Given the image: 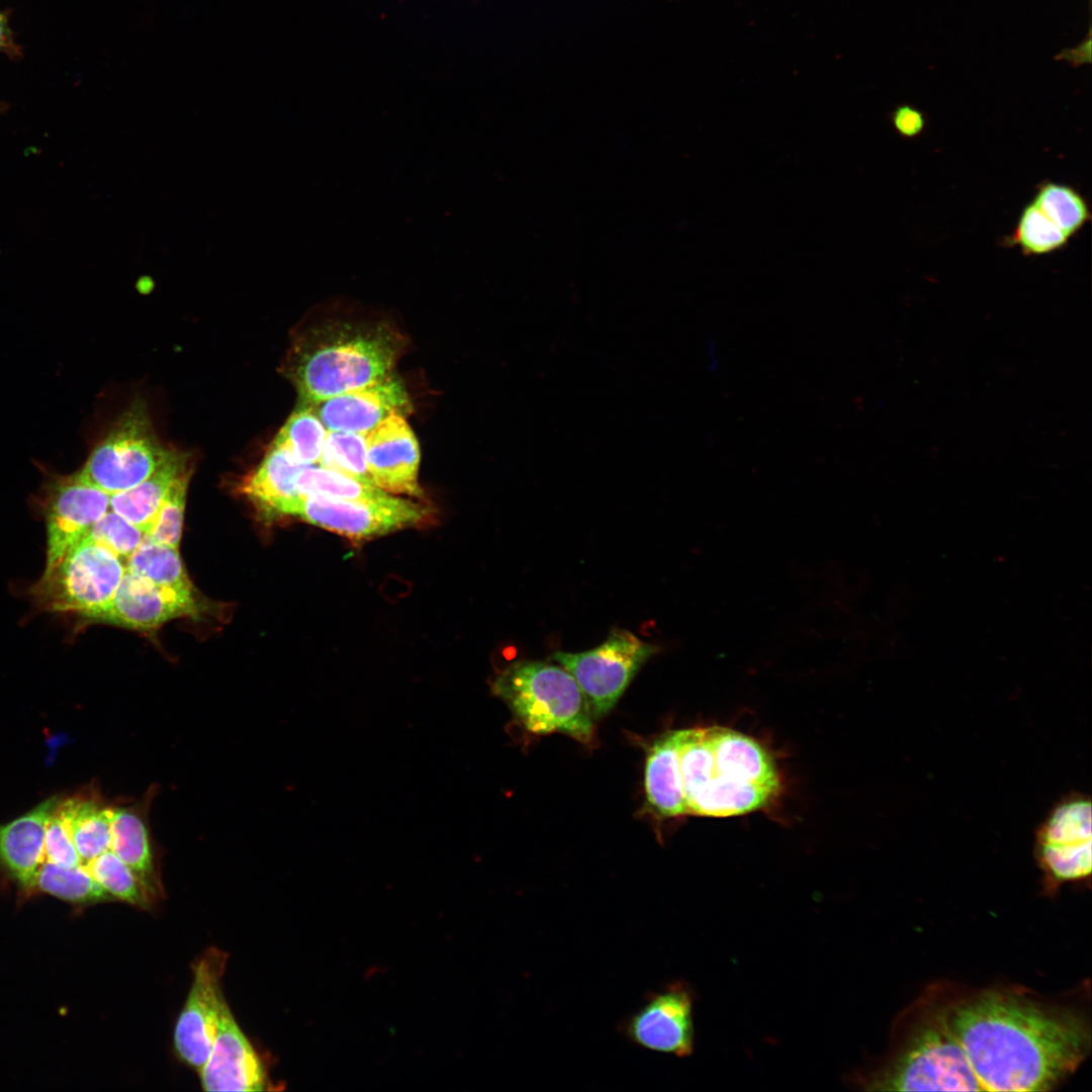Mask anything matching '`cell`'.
Returning a JSON list of instances; mask_svg holds the SVG:
<instances>
[{"instance_id":"cell-1","label":"cell","mask_w":1092,"mask_h":1092,"mask_svg":"<svg viewBox=\"0 0 1092 1092\" xmlns=\"http://www.w3.org/2000/svg\"><path fill=\"white\" fill-rule=\"evenodd\" d=\"M983 1091H1046L1090 1046L1084 1020L1013 995L986 992L947 1016Z\"/></svg>"},{"instance_id":"cell-2","label":"cell","mask_w":1092,"mask_h":1092,"mask_svg":"<svg viewBox=\"0 0 1092 1092\" xmlns=\"http://www.w3.org/2000/svg\"><path fill=\"white\" fill-rule=\"evenodd\" d=\"M679 774L686 813L730 817L766 807L781 789L770 754L753 738L725 727L685 729Z\"/></svg>"},{"instance_id":"cell-3","label":"cell","mask_w":1092,"mask_h":1092,"mask_svg":"<svg viewBox=\"0 0 1092 1092\" xmlns=\"http://www.w3.org/2000/svg\"><path fill=\"white\" fill-rule=\"evenodd\" d=\"M401 347L387 327H333L298 347L291 379L303 402L315 404L392 372Z\"/></svg>"},{"instance_id":"cell-4","label":"cell","mask_w":1092,"mask_h":1092,"mask_svg":"<svg viewBox=\"0 0 1092 1092\" xmlns=\"http://www.w3.org/2000/svg\"><path fill=\"white\" fill-rule=\"evenodd\" d=\"M491 692L534 734L559 732L582 744L594 739L587 701L573 676L558 663L515 661L494 676Z\"/></svg>"},{"instance_id":"cell-5","label":"cell","mask_w":1092,"mask_h":1092,"mask_svg":"<svg viewBox=\"0 0 1092 1092\" xmlns=\"http://www.w3.org/2000/svg\"><path fill=\"white\" fill-rule=\"evenodd\" d=\"M864 1084L875 1091H983L947 1016L918 1027L900 1053Z\"/></svg>"},{"instance_id":"cell-6","label":"cell","mask_w":1092,"mask_h":1092,"mask_svg":"<svg viewBox=\"0 0 1092 1092\" xmlns=\"http://www.w3.org/2000/svg\"><path fill=\"white\" fill-rule=\"evenodd\" d=\"M125 570L121 557L84 538L44 570L33 595L47 611L74 612L96 621L112 601Z\"/></svg>"},{"instance_id":"cell-7","label":"cell","mask_w":1092,"mask_h":1092,"mask_svg":"<svg viewBox=\"0 0 1092 1092\" xmlns=\"http://www.w3.org/2000/svg\"><path fill=\"white\" fill-rule=\"evenodd\" d=\"M168 451L154 432L145 403L136 400L114 423L77 474L113 494L145 480Z\"/></svg>"},{"instance_id":"cell-8","label":"cell","mask_w":1092,"mask_h":1092,"mask_svg":"<svg viewBox=\"0 0 1092 1092\" xmlns=\"http://www.w3.org/2000/svg\"><path fill=\"white\" fill-rule=\"evenodd\" d=\"M659 649L626 629L615 628L596 648L556 651L551 658L573 676L596 720L615 707L640 668Z\"/></svg>"},{"instance_id":"cell-9","label":"cell","mask_w":1092,"mask_h":1092,"mask_svg":"<svg viewBox=\"0 0 1092 1092\" xmlns=\"http://www.w3.org/2000/svg\"><path fill=\"white\" fill-rule=\"evenodd\" d=\"M275 514L298 517L349 539L366 540L419 525L429 518L430 509L394 494L374 502L298 494L282 503Z\"/></svg>"},{"instance_id":"cell-10","label":"cell","mask_w":1092,"mask_h":1092,"mask_svg":"<svg viewBox=\"0 0 1092 1092\" xmlns=\"http://www.w3.org/2000/svg\"><path fill=\"white\" fill-rule=\"evenodd\" d=\"M1091 818L1090 796L1073 791L1057 800L1035 828L1034 858L1051 887L1090 878Z\"/></svg>"},{"instance_id":"cell-11","label":"cell","mask_w":1092,"mask_h":1092,"mask_svg":"<svg viewBox=\"0 0 1092 1092\" xmlns=\"http://www.w3.org/2000/svg\"><path fill=\"white\" fill-rule=\"evenodd\" d=\"M229 954L207 947L192 964L193 980L174 1029L179 1058L199 1071L212 1049L223 1000L220 982Z\"/></svg>"},{"instance_id":"cell-12","label":"cell","mask_w":1092,"mask_h":1092,"mask_svg":"<svg viewBox=\"0 0 1092 1092\" xmlns=\"http://www.w3.org/2000/svg\"><path fill=\"white\" fill-rule=\"evenodd\" d=\"M694 995L682 982H674L647 996L623 1024L624 1035L643 1049L688 1057L694 1051Z\"/></svg>"},{"instance_id":"cell-13","label":"cell","mask_w":1092,"mask_h":1092,"mask_svg":"<svg viewBox=\"0 0 1092 1092\" xmlns=\"http://www.w3.org/2000/svg\"><path fill=\"white\" fill-rule=\"evenodd\" d=\"M109 509L110 494L85 482L77 473L55 478L46 496V570L78 545Z\"/></svg>"},{"instance_id":"cell-14","label":"cell","mask_w":1092,"mask_h":1092,"mask_svg":"<svg viewBox=\"0 0 1092 1092\" xmlns=\"http://www.w3.org/2000/svg\"><path fill=\"white\" fill-rule=\"evenodd\" d=\"M193 588L166 586L125 570L106 610L96 621L148 630L182 616H195Z\"/></svg>"},{"instance_id":"cell-15","label":"cell","mask_w":1092,"mask_h":1092,"mask_svg":"<svg viewBox=\"0 0 1092 1092\" xmlns=\"http://www.w3.org/2000/svg\"><path fill=\"white\" fill-rule=\"evenodd\" d=\"M205 1091H263L269 1084L256 1050L234 1017L225 999L210 1054L198 1071Z\"/></svg>"},{"instance_id":"cell-16","label":"cell","mask_w":1092,"mask_h":1092,"mask_svg":"<svg viewBox=\"0 0 1092 1092\" xmlns=\"http://www.w3.org/2000/svg\"><path fill=\"white\" fill-rule=\"evenodd\" d=\"M328 431L367 434L390 415L406 416L412 403L402 380L390 372L364 386L309 404Z\"/></svg>"},{"instance_id":"cell-17","label":"cell","mask_w":1092,"mask_h":1092,"mask_svg":"<svg viewBox=\"0 0 1092 1092\" xmlns=\"http://www.w3.org/2000/svg\"><path fill=\"white\" fill-rule=\"evenodd\" d=\"M366 460L373 483L391 494L421 497L420 448L405 418L390 415L365 437Z\"/></svg>"},{"instance_id":"cell-18","label":"cell","mask_w":1092,"mask_h":1092,"mask_svg":"<svg viewBox=\"0 0 1092 1092\" xmlns=\"http://www.w3.org/2000/svg\"><path fill=\"white\" fill-rule=\"evenodd\" d=\"M156 794L152 786L142 800L111 806L110 849L131 870L151 902L165 896L158 849L151 833L149 811Z\"/></svg>"},{"instance_id":"cell-19","label":"cell","mask_w":1092,"mask_h":1092,"mask_svg":"<svg viewBox=\"0 0 1092 1092\" xmlns=\"http://www.w3.org/2000/svg\"><path fill=\"white\" fill-rule=\"evenodd\" d=\"M53 796L0 825V866L22 887L31 888L44 858L46 825L61 802Z\"/></svg>"},{"instance_id":"cell-20","label":"cell","mask_w":1092,"mask_h":1092,"mask_svg":"<svg viewBox=\"0 0 1092 1092\" xmlns=\"http://www.w3.org/2000/svg\"><path fill=\"white\" fill-rule=\"evenodd\" d=\"M685 729L670 730L647 749L644 787L649 811L661 818L687 815L679 774Z\"/></svg>"},{"instance_id":"cell-21","label":"cell","mask_w":1092,"mask_h":1092,"mask_svg":"<svg viewBox=\"0 0 1092 1092\" xmlns=\"http://www.w3.org/2000/svg\"><path fill=\"white\" fill-rule=\"evenodd\" d=\"M187 472V456L169 449L164 460L145 480L110 494V510L147 535L171 486Z\"/></svg>"},{"instance_id":"cell-22","label":"cell","mask_w":1092,"mask_h":1092,"mask_svg":"<svg viewBox=\"0 0 1092 1092\" xmlns=\"http://www.w3.org/2000/svg\"><path fill=\"white\" fill-rule=\"evenodd\" d=\"M111 806L97 792L78 794L60 803L83 863L110 849Z\"/></svg>"},{"instance_id":"cell-23","label":"cell","mask_w":1092,"mask_h":1092,"mask_svg":"<svg viewBox=\"0 0 1092 1092\" xmlns=\"http://www.w3.org/2000/svg\"><path fill=\"white\" fill-rule=\"evenodd\" d=\"M305 466L272 443L260 465L245 477L241 489L262 511L275 514L282 503L298 495L296 477Z\"/></svg>"},{"instance_id":"cell-24","label":"cell","mask_w":1092,"mask_h":1092,"mask_svg":"<svg viewBox=\"0 0 1092 1092\" xmlns=\"http://www.w3.org/2000/svg\"><path fill=\"white\" fill-rule=\"evenodd\" d=\"M33 887L59 899L77 904H94L113 900L93 878L85 863L65 868L44 860L36 874Z\"/></svg>"},{"instance_id":"cell-25","label":"cell","mask_w":1092,"mask_h":1092,"mask_svg":"<svg viewBox=\"0 0 1092 1092\" xmlns=\"http://www.w3.org/2000/svg\"><path fill=\"white\" fill-rule=\"evenodd\" d=\"M126 570L166 586L193 588L177 549L145 535L125 561Z\"/></svg>"},{"instance_id":"cell-26","label":"cell","mask_w":1092,"mask_h":1092,"mask_svg":"<svg viewBox=\"0 0 1092 1092\" xmlns=\"http://www.w3.org/2000/svg\"><path fill=\"white\" fill-rule=\"evenodd\" d=\"M327 431L312 407L304 404L289 417L273 444L286 449L302 465H316Z\"/></svg>"},{"instance_id":"cell-27","label":"cell","mask_w":1092,"mask_h":1092,"mask_svg":"<svg viewBox=\"0 0 1092 1092\" xmlns=\"http://www.w3.org/2000/svg\"><path fill=\"white\" fill-rule=\"evenodd\" d=\"M298 494H321L336 498L374 502L391 493L321 466H305L296 477Z\"/></svg>"},{"instance_id":"cell-28","label":"cell","mask_w":1092,"mask_h":1092,"mask_svg":"<svg viewBox=\"0 0 1092 1092\" xmlns=\"http://www.w3.org/2000/svg\"><path fill=\"white\" fill-rule=\"evenodd\" d=\"M365 437L355 432L327 431L320 466L375 485L367 466Z\"/></svg>"},{"instance_id":"cell-29","label":"cell","mask_w":1092,"mask_h":1092,"mask_svg":"<svg viewBox=\"0 0 1092 1092\" xmlns=\"http://www.w3.org/2000/svg\"><path fill=\"white\" fill-rule=\"evenodd\" d=\"M85 866L113 900L142 909L153 904L131 870L111 849L89 860Z\"/></svg>"},{"instance_id":"cell-30","label":"cell","mask_w":1092,"mask_h":1092,"mask_svg":"<svg viewBox=\"0 0 1092 1092\" xmlns=\"http://www.w3.org/2000/svg\"><path fill=\"white\" fill-rule=\"evenodd\" d=\"M1032 202L1068 237L1076 234L1090 218L1085 199L1068 185L1044 183Z\"/></svg>"},{"instance_id":"cell-31","label":"cell","mask_w":1092,"mask_h":1092,"mask_svg":"<svg viewBox=\"0 0 1092 1092\" xmlns=\"http://www.w3.org/2000/svg\"><path fill=\"white\" fill-rule=\"evenodd\" d=\"M1069 237L1033 202L1022 210L1012 243L1027 256L1044 255L1063 248Z\"/></svg>"},{"instance_id":"cell-32","label":"cell","mask_w":1092,"mask_h":1092,"mask_svg":"<svg viewBox=\"0 0 1092 1092\" xmlns=\"http://www.w3.org/2000/svg\"><path fill=\"white\" fill-rule=\"evenodd\" d=\"M189 476L190 472H187L173 483L147 534L152 540L175 549H178L182 535Z\"/></svg>"},{"instance_id":"cell-33","label":"cell","mask_w":1092,"mask_h":1092,"mask_svg":"<svg viewBox=\"0 0 1092 1092\" xmlns=\"http://www.w3.org/2000/svg\"><path fill=\"white\" fill-rule=\"evenodd\" d=\"M144 537L145 534L135 525L110 510L91 527L85 538L108 548L126 561Z\"/></svg>"},{"instance_id":"cell-34","label":"cell","mask_w":1092,"mask_h":1092,"mask_svg":"<svg viewBox=\"0 0 1092 1092\" xmlns=\"http://www.w3.org/2000/svg\"><path fill=\"white\" fill-rule=\"evenodd\" d=\"M44 858L46 861L65 868H72L83 863L72 840L60 804L53 812L46 825Z\"/></svg>"},{"instance_id":"cell-35","label":"cell","mask_w":1092,"mask_h":1092,"mask_svg":"<svg viewBox=\"0 0 1092 1092\" xmlns=\"http://www.w3.org/2000/svg\"><path fill=\"white\" fill-rule=\"evenodd\" d=\"M892 120L898 133L904 138L917 136L925 126L923 113L906 104L899 106L893 112Z\"/></svg>"},{"instance_id":"cell-36","label":"cell","mask_w":1092,"mask_h":1092,"mask_svg":"<svg viewBox=\"0 0 1092 1092\" xmlns=\"http://www.w3.org/2000/svg\"><path fill=\"white\" fill-rule=\"evenodd\" d=\"M6 31H7V21H6V18L0 13V47L2 44V41L4 39Z\"/></svg>"}]
</instances>
